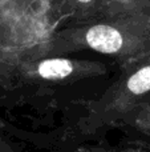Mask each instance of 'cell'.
<instances>
[{
  "label": "cell",
  "mask_w": 150,
  "mask_h": 152,
  "mask_svg": "<svg viewBox=\"0 0 150 152\" xmlns=\"http://www.w3.org/2000/svg\"><path fill=\"white\" fill-rule=\"evenodd\" d=\"M87 43L93 50L102 53H114L121 50L124 40L116 28L109 26H94L87 32Z\"/></svg>",
  "instance_id": "1"
},
{
  "label": "cell",
  "mask_w": 150,
  "mask_h": 152,
  "mask_svg": "<svg viewBox=\"0 0 150 152\" xmlns=\"http://www.w3.org/2000/svg\"><path fill=\"white\" fill-rule=\"evenodd\" d=\"M73 71V64L66 59H50L39 66V75L44 79H64Z\"/></svg>",
  "instance_id": "2"
},
{
  "label": "cell",
  "mask_w": 150,
  "mask_h": 152,
  "mask_svg": "<svg viewBox=\"0 0 150 152\" xmlns=\"http://www.w3.org/2000/svg\"><path fill=\"white\" fill-rule=\"evenodd\" d=\"M128 88L136 95L148 92L150 89V66L136 72L128 81Z\"/></svg>",
  "instance_id": "3"
},
{
  "label": "cell",
  "mask_w": 150,
  "mask_h": 152,
  "mask_svg": "<svg viewBox=\"0 0 150 152\" xmlns=\"http://www.w3.org/2000/svg\"><path fill=\"white\" fill-rule=\"evenodd\" d=\"M79 1H81V3H89L90 0H79Z\"/></svg>",
  "instance_id": "4"
}]
</instances>
